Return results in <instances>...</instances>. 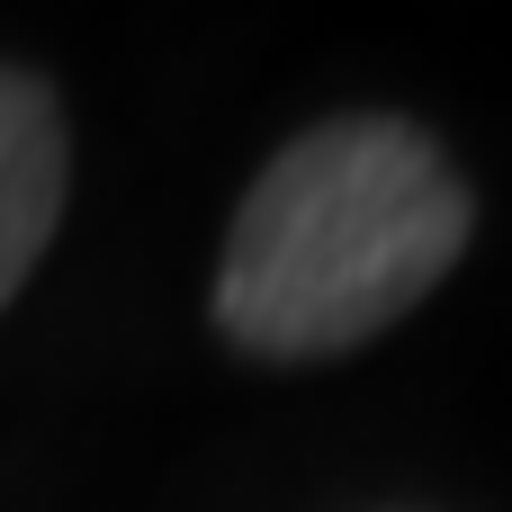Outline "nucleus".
<instances>
[{"mask_svg":"<svg viewBox=\"0 0 512 512\" xmlns=\"http://www.w3.org/2000/svg\"><path fill=\"white\" fill-rule=\"evenodd\" d=\"M477 198L441 135L387 108L306 126L261 162L216 261V333L252 360H342L414 315L468 252Z\"/></svg>","mask_w":512,"mask_h":512,"instance_id":"1","label":"nucleus"},{"mask_svg":"<svg viewBox=\"0 0 512 512\" xmlns=\"http://www.w3.org/2000/svg\"><path fill=\"white\" fill-rule=\"evenodd\" d=\"M63 189H72V126L54 81L0 63V306L27 288V270L45 261L54 225H63Z\"/></svg>","mask_w":512,"mask_h":512,"instance_id":"2","label":"nucleus"}]
</instances>
